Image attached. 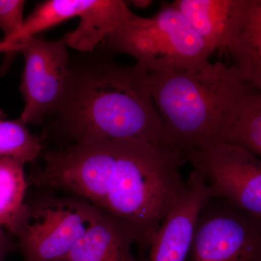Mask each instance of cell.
Returning <instances> with one entry per match:
<instances>
[{
	"instance_id": "obj_1",
	"label": "cell",
	"mask_w": 261,
	"mask_h": 261,
	"mask_svg": "<svg viewBox=\"0 0 261 261\" xmlns=\"http://www.w3.org/2000/svg\"><path fill=\"white\" fill-rule=\"evenodd\" d=\"M147 77L138 65L122 66L98 55L70 61L63 93L49 114L55 119L51 128L68 145L128 140L163 144Z\"/></svg>"
},
{
	"instance_id": "obj_2",
	"label": "cell",
	"mask_w": 261,
	"mask_h": 261,
	"mask_svg": "<svg viewBox=\"0 0 261 261\" xmlns=\"http://www.w3.org/2000/svg\"><path fill=\"white\" fill-rule=\"evenodd\" d=\"M185 163L181 151L163 144L141 140L98 144L90 204L130 228L142 260L187 191L180 173Z\"/></svg>"
},
{
	"instance_id": "obj_3",
	"label": "cell",
	"mask_w": 261,
	"mask_h": 261,
	"mask_svg": "<svg viewBox=\"0 0 261 261\" xmlns=\"http://www.w3.org/2000/svg\"><path fill=\"white\" fill-rule=\"evenodd\" d=\"M148 84L163 126V144L182 152L223 142L244 105L256 89L234 66L216 62L178 71L148 73Z\"/></svg>"
},
{
	"instance_id": "obj_4",
	"label": "cell",
	"mask_w": 261,
	"mask_h": 261,
	"mask_svg": "<svg viewBox=\"0 0 261 261\" xmlns=\"http://www.w3.org/2000/svg\"><path fill=\"white\" fill-rule=\"evenodd\" d=\"M104 40L108 51L133 57L148 73L200 68L213 53L173 3L152 18L136 15Z\"/></svg>"
},
{
	"instance_id": "obj_5",
	"label": "cell",
	"mask_w": 261,
	"mask_h": 261,
	"mask_svg": "<svg viewBox=\"0 0 261 261\" xmlns=\"http://www.w3.org/2000/svg\"><path fill=\"white\" fill-rule=\"evenodd\" d=\"M99 211L77 197L47 194L25 201L11 234L24 261H60L87 232Z\"/></svg>"
},
{
	"instance_id": "obj_6",
	"label": "cell",
	"mask_w": 261,
	"mask_h": 261,
	"mask_svg": "<svg viewBox=\"0 0 261 261\" xmlns=\"http://www.w3.org/2000/svg\"><path fill=\"white\" fill-rule=\"evenodd\" d=\"M186 261H261V219L209 199L197 216Z\"/></svg>"
},
{
	"instance_id": "obj_7",
	"label": "cell",
	"mask_w": 261,
	"mask_h": 261,
	"mask_svg": "<svg viewBox=\"0 0 261 261\" xmlns=\"http://www.w3.org/2000/svg\"><path fill=\"white\" fill-rule=\"evenodd\" d=\"M203 178L211 198L226 200L261 219V161L246 149L221 143L183 152Z\"/></svg>"
},
{
	"instance_id": "obj_8",
	"label": "cell",
	"mask_w": 261,
	"mask_h": 261,
	"mask_svg": "<svg viewBox=\"0 0 261 261\" xmlns=\"http://www.w3.org/2000/svg\"><path fill=\"white\" fill-rule=\"evenodd\" d=\"M24 68L20 92L24 100L19 119L25 125L47 119L59 102L68 76L70 58L63 39L45 40L36 37L20 41Z\"/></svg>"
},
{
	"instance_id": "obj_9",
	"label": "cell",
	"mask_w": 261,
	"mask_h": 261,
	"mask_svg": "<svg viewBox=\"0 0 261 261\" xmlns=\"http://www.w3.org/2000/svg\"><path fill=\"white\" fill-rule=\"evenodd\" d=\"M181 200L163 221L151 242L147 261H186L196 221L211 198L203 178L193 171Z\"/></svg>"
},
{
	"instance_id": "obj_10",
	"label": "cell",
	"mask_w": 261,
	"mask_h": 261,
	"mask_svg": "<svg viewBox=\"0 0 261 261\" xmlns=\"http://www.w3.org/2000/svg\"><path fill=\"white\" fill-rule=\"evenodd\" d=\"M248 0H176L185 15L212 53L227 49L241 27Z\"/></svg>"
},
{
	"instance_id": "obj_11",
	"label": "cell",
	"mask_w": 261,
	"mask_h": 261,
	"mask_svg": "<svg viewBox=\"0 0 261 261\" xmlns=\"http://www.w3.org/2000/svg\"><path fill=\"white\" fill-rule=\"evenodd\" d=\"M133 245L130 228L99 209L90 228L60 261H147L134 255Z\"/></svg>"
},
{
	"instance_id": "obj_12",
	"label": "cell",
	"mask_w": 261,
	"mask_h": 261,
	"mask_svg": "<svg viewBox=\"0 0 261 261\" xmlns=\"http://www.w3.org/2000/svg\"><path fill=\"white\" fill-rule=\"evenodd\" d=\"M121 0H89L78 27L63 38L68 47L90 53L109 34L136 16Z\"/></svg>"
},
{
	"instance_id": "obj_13",
	"label": "cell",
	"mask_w": 261,
	"mask_h": 261,
	"mask_svg": "<svg viewBox=\"0 0 261 261\" xmlns=\"http://www.w3.org/2000/svg\"><path fill=\"white\" fill-rule=\"evenodd\" d=\"M227 49L235 61L234 68L244 82L261 89V1L248 0L246 12L238 34Z\"/></svg>"
},
{
	"instance_id": "obj_14",
	"label": "cell",
	"mask_w": 261,
	"mask_h": 261,
	"mask_svg": "<svg viewBox=\"0 0 261 261\" xmlns=\"http://www.w3.org/2000/svg\"><path fill=\"white\" fill-rule=\"evenodd\" d=\"M25 164L13 158L0 159V230L6 229L10 234L25 203L29 185Z\"/></svg>"
},
{
	"instance_id": "obj_15",
	"label": "cell",
	"mask_w": 261,
	"mask_h": 261,
	"mask_svg": "<svg viewBox=\"0 0 261 261\" xmlns=\"http://www.w3.org/2000/svg\"><path fill=\"white\" fill-rule=\"evenodd\" d=\"M89 0H50L39 5L9 42L15 44L75 17L87 8Z\"/></svg>"
},
{
	"instance_id": "obj_16",
	"label": "cell",
	"mask_w": 261,
	"mask_h": 261,
	"mask_svg": "<svg viewBox=\"0 0 261 261\" xmlns=\"http://www.w3.org/2000/svg\"><path fill=\"white\" fill-rule=\"evenodd\" d=\"M224 143L261 156V94L255 91L244 105L225 135Z\"/></svg>"
},
{
	"instance_id": "obj_17",
	"label": "cell",
	"mask_w": 261,
	"mask_h": 261,
	"mask_svg": "<svg viewBox=\"0 0 261 261\" xmlns=\"http://www.w3.org/2000/svg\"><path fill=\"white\" fill-rule=\"evenodd\" d=\"M43 149L42 141L29 132L23 121L5 119L0 111V159L13 158L31 163L41 156Z\"/></svg>"
},
{
	"instance_id": "obj_18",
	"label": "cell",
	"mask_w": 261,
	"mask_h": 261,
	"mask_svg": "<svg viewBox=\"0 0 261 261\" xmlns=\"http://www.w3.org/2000/svg\"><path fill=\"white\" fill-rule=\"evenodd\" d=\"M25 4L22 0H0V29L5 42H9L21 28Z\"/></svg>"
},
{
	"instance_id": "obj_19",
	"label": "cell",
	"mask_w": 261,
	"mask_h": 261,
	"mask_svg": "<svg viewBox=\"0 0 261 261\" xmlns=\"http://www.w3.org/2000/svg\"><path fill=\"white\" fill-rule=\"evenodd\" d=\"M16 244L8 237L5 231L0 230V261H5L7 256L15 250Z\"/></svg>"
},
{
	"instance_id": "obj_20",
	"label": "cell",
	"mask_w": 261,
	"mask_h": 261,
	"mask_svg": "<svg viewBox=\"0 0 261 261\" xmlns=\"http://www.w3.org/2000/svg\"><path fill=\"white\" fill-rule=\"evenodd\" d=\"M23 47V43L21 42L10 44L5 42V41L0 42V53H5L6 54L13 55L16 53H20Z\"/></svg>"
},
{
	"instance_id": "obj_21",
	"label": "cell",
	"mask_w": 261,
	"mask_h": 261,
	"mask_svg": "<svg viewBox=\"0 0 261 261\" xmlns=\"http://www.w3.org/2000/svg\"><path fill=\"white\" fill-rule=\"evenodd\" d=\"M153 2L151 0H134V1H130V3L135 6L136 8H140V9H145V8H148L152 4Z\"/></svg>"
}]
</instances>
